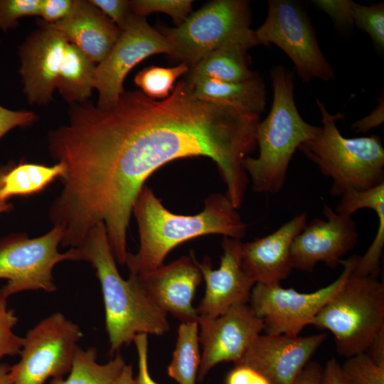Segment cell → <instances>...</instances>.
<instances>
[{"instance_id":"cell-1","label":"cell","mask_w":384,"mask_h":384,"mask_svg":"<svg viewBox=\"0 0 384 384\" xmlns=\"http://www.w3.org/2000/svg\"><path fill=\"white\" fill-rule=\"evenodd\" d=\"M259 122L257 114L196 98L183 80L162 100L124 90L107 109L71 105L52 140L54 159L65 167L63 193L86 224L103 223L110 241L122 244L149 176L173 160L206 156L239 208L249 183L243 162L257 147Z\"/></svg>"},{"instance_id":"cell-2","label":"cell","mask_w":384,"mask_h":384,"mask_svg":"<svg viewBox=\"0 0 384 384\" xmlns=\"http://www.w3.org/2000/svg\"><path fill=\"white\" fill-rule=\"evenodd\" d=\"M132 213L139 235L138 251L128 252L125 262L132 274L156 269L169 252L189 240L211 234L241 240L247 228L228 197L220 193L208 196L201 212L178 215L168 210L144 185L134 201Z\"/></svg>"},{"instance_id":"cell-3","label":"cell","mask_w":384,"mask_h":384,"mask_svg":"<svg viewBox=\"0 0 384 384\" xmlns=\"http://www.w3.org/2000/svg\"><path fill=\"white\" fill-rule=\"evenodd\" d=\"M75 248L80 260L95 270L101 286L110 356L138 334L161 336L170 330L167 314L149 299L134 277L129 274L124 279L120 275L103 223L91 228Z\"/></svg>"},{"instance_id":"cell-4","label":"cell","mask_w":384,"mask_h":384,"mask_svg":"<svg viewBox=\"0 0 384 384\" xmlns=\"http://www.w3.org/2000/svg\"><path fill=\"white\" fill-rule=\"evenodd\" d=\"M271 109L256 129L259 155L257 158L247 156L243 162L255 193L279 192L296 150L321 131V127L307 123L300 115L294 102L292 73L277 66L271 72Z\"/></svg>"},{"instance_id":"cell-5","label":"cell","mask_w":384,"mask_h":384,"mask_svg":"<svg viewBox=\"0 0 384 384\" xmlns=\"http://www.w3.org/2000/svg\"><path fill=\"white\" fill-rule=\"evenodd\" d=\"M316 102L322 116L321 131L298 149L333 180L331 196L338 197L348 190L364 191L384 183L380 137H344L336 124L343 114H331L319 100Z\"/></svg>"},{"instance_id":"cell-6","label":"cell","mask_w":384,"mask_h":384,"mask_svg":"<svg viewBox=\"0 0 384 384\" xmlns=\"http://www.w3.org/2000/svg\"><path fill=\"white\" fill-rule=\"evenodd\" d=\"M311 325L331 332L338 355L346 358L365 353L384 327V285L377 278L348 277Z\"/></svg>"},{"instance_id":"cell-7","label":"cell","mask_w":384,"mask_h":384,"mask_svg":"<svg viewBox=\"0 0 384 384\" xmlns=\"http://www.w3.org/2000/svg\"><path fill=\"white\" fill-rule=\"evenodd\" d=\"M250 24L247 1L215 0L189 15L176 28H163L161 33L170 44V55L193 68L206 55L225 44H260Z\"/></svg>"},{"instance_id":"cell-8","label":"cell","mask_w":384,"mask_h":384,"mask_svg":"<svg viewBox=\"0 0 384 384\" xmlns=\"http://www.w3.org/2000/svg\"><path fill=\"white\" fill-rule=\"evenodd\" d=\"M63 237V228L54 225L40 237L14 234L0 240V279L8 280L1 289L8 297L23 291H56L53 276L55 265L65 260L80 261L75 247L64 253L58 252Z\"/></svg>"},{"instance_id":"cell-9","label":"cell","mask_w":384,"mask_h":384,"mask_svg":"<svg viewBox=\"0 0 384 384\" xmlns=\"http://www.w3.org/2000/svg\"><path fill=\"white\" fill-rule=\"evenodd\" d=\"M82 337L79 326L60 312L40 321L23 337L21 358L10 368L13 384H44L69 373Z\"/></svg>"},{"instance_id":"cell-10","label":"cell","mask_w":384,"mask_h":384,"mask_svg":"<svg viewBox=\"0 0 384 384\" xmlns=\"http://www.w3.org/2000/svg\"><path fill=\"white\" fill-rule=\"evenodd\" d=\"M359 257L353 255L342 260L343 270L339 277L329 285L309 293L284 288L280 284L256 283L251 291L250 306L262 320L265 334L299 335L342 287Z\"/></svg>"},{"instance_id":"cell-11","label":"cell","mask_w":384,"mask_h":384,"mask_svg":"<svg viewBox=\"0 0 384 384\" xmlns=\"http://www.w3.org/2000/svg\"><path fill=\"white\" fill-rule=\"evenodd\" d=\"M255 33L260 44L273 43L287 55L303 82L334 79V70L320 49L314 27L298 4L268 1L267 16Z\"/></svg>"},{"instance_id":"cell-12","label":"cell","mask_w":384,"mask_h":384,"mask_svg":"<svg viewBox=\"0 0 384 384\" xmlns=\"http://www.w3.org/2000/svg\"><path fill=\"white\" fill-rule=\"evenodd\" d=\"M120 31L112 50L96 67L95 88L99 95L96 106L100 109L116 105L124 91L127 73L137 63L154 54L171 53L166 37L153 28L146 17L132 13Z\"/></svg>"},{"instance_id":"cell-13","label":"cell","mask_w":384,"mask_h":384,"mask_svg":"<svg viewBox=\"0 0 384 384\" xmlns=\"http://www.w3.org/2000/svg\"><path fill=\"white\" fill-rule=\"evenodd\" d=\"M197 323L202 346L197 378L200 382L220 363L237 364L264 329L262 320L244 303L233 304L215 318L198 316Z\"/></svg>"},{"instance_id":"cell-14","label":"cell","mask_w":384,"mask_h":384,"mask_svg":"<svg viewBox=\"0 0 384 384\" xmlns=\"http://www.w3.org/2000/svg\"><path fill=\"white\" fill-rule=\"evenodd\" d=\"M323 213L326 220H312L294 238L290 250L293 270L312 272L319 262L335 269L356 246L358 233L351 215L338 213L326 204Z\"/></svg>"},{"instance_id":"cell-15","label":"cell","mask_w":384,"mask_h":384,"mask_svg":"<svg viewBox=\"0 0 384 384\" xmlns=\"http://www.w3.org/2000/svg\"><path fill=\"white\" fill-rule=\"evenodd\" d=\"M326 339L324 332L306 336L260 334L235 366L250 367L270 384H294Z\"/></svg>"},{"instance_id":"cell-16","label":"cell","mask_w":384,"mask_h":384,"mask_svg":"<svg viewBox=\"0 0 384 384\" xmlns=\"http://www.w3.org/2000/svg\"><path fill=\"white\" fill-rule=\"evenodd\" d=\"M191 250L183 256L155 270L132 274L149 299L161 310L177 318L181 323L197 321L193 306L195 292L203 277Z\"/></svg>"},{"instance_id":"cell-17","label":"cell","mask_w":384,"mask_h":384,"mask_svg":"<svg viewBox=\"0 0 384 384\" xmlns=\"http://www.w3.org/2000/svg\"><path fill=\"white\" fill-rule=\"evenodd\" d=\"M242 243L241 240L223 237V254L218 269H213L210 257L196 261L206 283L204 297L196 308L198 316L215 318L233 304L249 302L255 283L242 269Z\"/></svg>"},{"instance_id":"cell-18","label":"cell","mask_w":384,"mask_h":384,"mask_svg":"<svg viewBox=\"0 0 384 384\" xmlns=\"http://www.w3.org/2000/svg\"><path fill=\"white\" fill-rule=\"evenodd\" d=\"M68 41L43 22L19 49L20 74L30 104L43 105L53 99L56 80Z\"/></svg>"},{"instance_id":"cell-19","label":"cell","mask_w":384,"mask_h":384,"mask_svg":"<svg viewBox=\"0 0 384 384\" xmlns=\"http://www.w3.org/2000/svg\"><path fill=\"white\" fill-rule=\"evenodd\" d=\"M306 223L307 214L302 213L271 234L242 242V267L246 274L255 284H276L287 279L293 270L292 242Z\"/></svg>"},{"instance_id":"cell-20","label":"cell","mask_w":384,"mask_h":384,"mask_svg":"<svg viewBox=\"0 0 384 384\" xmlns=\"http://www.w3.org/2000/svg\"><path fill=\"white\" fill-rule=\"evenodd\" d=\"M43 23L62 33L95 63L109 54L121 31L90 1L75 0L70 14L52 24Z\"/></svg>"},{"instance_id":"cell-21","label":"cell","mask_w":384,"mask_h":384,"mask_svg":"<svg viewBox=\"0 0 384 384\" xmlns=\"http://www.w3.org/2000/svg\"><path fill=\"white\" fill-rule=\"evenodd\" d=\"M189 85L193 95L201 100L233 106L259 115L265 111L266 92L259 76L242 82L203 79Z\"/></svg>"},{"instance_id":"cell-22","label":"cell","mask_w":384,"mask_h":384,"mask_svg":"<svg viewBox=\"0 0 384 384\" xmlns=\"http://www.w3.org/2000/svg\"><path fill=\"white\" fill-rule=\"evenodd\" d=\"M255 45L249 42H233L212 51L191 68L188 83L203 79L225 82H242L257 75L247 66L246 53Z\"/></svg>"},{"instance_id":"cell-23","label":"cell","mask_w":384,"mask_h":384,"mask_svg":"<svg viewBox=\"0 0 384 384\" xmlns=\"http://www.w3.org/2000/svg\"><path fill=\"white\" fill-rule=\"evenodd\" d=\"M95 63L68 43L58 71L56 88L70 105L87 101L95 88Z\"/></svg>"},{"instance_id":"cell-24","label":"cell","mask_w":384,"mask_h":384,"mask_svg":"<svg viewBox=\"0 0 384 384\" xmlns=\"http://www.w3.org/2000/svg\"><path fill=\"white\" fill-rule=\"evenodd\" d=\"M96 348H78L67 378L51 379L50 384H114L127 363L123 356L117 353L107 363L97 361Z\"/></svg>"},{"instance_id":"cell-25","label":"cell","mask_w":384,"mask_h":384,"mask_svg":"<svg viewBox=\"0 0 384 384\" xmlns=\"http://www.w3.org/2000/svg\"><path fill=\"white\" fill-rule=\"evenodd\" d=\"M65 173L62 163L45 166L33 163H20L12 166L5 175L0 189V201L14 196H28L43 190L58 177Z\"/></svg>"},{"instance_id":"cell-26","label":"cell","mask_w":384,"mask_h":384,"mask_svg":"<svg viewBox=\"0 0 384 384\" xmlns=\"http://www.w3.org/2000/svg\"><path fill=\"white\" fill-rule=\"evenodd\" d=\"M198 324L181 323L168 375L178 384H196L201 363Z\"/></svg>"},{"instance_id":"cell-27","label":"cell","mask_w":384,"mask_h":384,"mask_svg":"<svg viewBox=\"0 0 384 384\" xmlns=\"http://www.w3.org/2000/svg\"><path fill=\"white\" fill-rule=\"evenodd\" d=\"M188 70L189 66L183 62L172 68L150 66L136 75L134 82L146 96L153 99H164L174 89L176 80Z\"/></svg>"},{"instance_id":"cell-28","label":"cell","mask_w":384,"mask_h":384,"mask_svg":"<svg viewBox=\"0 0 384 384\" xmlns=\"http://www.w3.org/2000/svg\"><path fill=\"white\" fill-rule=\"evenodd\" d=\"M353 24L366 32L375 46L384 49V4L383 2L363 6L354 2Z\"/></svg>"},{"instance_id":"cell-29","label":"cell","mask_w":384,"mask_h":384,"mask_svg":"<svg viewBox=\"0 0 384 384\" xmlns=\"http://www.w3.org/2000/svg\"><path fill=\"white\" fill-rule=\"evenodd\" d=\"M341 368L351 384H384V367L365 353L347 358Z\"/></svg>"},{"instance_id":"cell-30","label":"cell","mask_w":384,"mask_h":384,"mask_svg":"<svg viewBox=\"0 0 384 384\" xmlns=\"http://www.w3.org/2000/svg\"><path fill=\"white\" fill-rule=\"evenodd\" d=\"M8 298L0 288V362L4 356L19 355L23 345V337L13 331L18 318L8 308Z\"/></svg>"},{"instance_id":"cell-31","label":"cell","mask_w":384,"mask_h":384,"mask_svg":"<svg viewBox=\"0 0 384 384\" xmlns=\"http://www.w3.org/2000/svg\"><path fill=\"white\" fill-rule=\"evenodd\" d=\"M131 11L146 17L153 12L167 14L177 26L182 23L191 11V0H134L129 1Z\"/></svg>"},{"instance_id":"cell-32","label":"cell","mask_w":384,"mask_h":384,"mask_svg":"<svg viewBox=\"0 0 384 384\" xmlns=\"http://www.w3.org/2000/svg\"><path fill=\"white\" fill-rule=\"evenodd\" d=\"M41 0H0V29L7 31L18 26V19L40 14Z\"/></svg>"},{"instance_id":"cell-33","label":"cell","mask_w":384,"mask_h":384,"mask_svg":"<svg viewBox=\"0 0 384 384\" xmlns=\"http://www.w3.org/2000/svg\"><path fill=\"white\" fill-rule=\"evenodd\" d=\"M312 4L324 11L340 28L353 25V6L350 0H314Z\"/></svg>"},{"instance_id":"cell-34","label":"cell","mask_w":384,"mask_h":384,"mask_svg":"<svg viewBox=\"0 0 384 384\" xmlns=\"http://www.w3.org/2000/svg\"><path fill=\"white\" fill-rule=\"evenodd\" d=\"M90 1L108 17L119 30L124 27L132 13L130 10L129 1L90 0Z\"/></svg>"},{"instance_id":"cell-35","label":"cell","mask_w":384,"mask_h":384,"mask_svg":"<svg viewBox=\"0 0 384 384\" xmlns=\"http://www.w3.org/2000/svg\"><path fill=\"white\" fill-rule=\"evenodd\" d=\"M75 0H41L39 16L48 24L57 23L72 11Z\"/></svg>"},{"instance_id":"cell-36","label":"cell","mask_w":384,"mask_h":384,"mask_svg":"<svg viewBox=\"0 0 384 384\" xmlns=\"http://www.w3.org/2000/svg\"><path fill=\"white\" fill-rule=\"evenodd\" d=\"M36 116L30 111H14L0 105V139L16 127L27 126L35 122Z\"/></svg>"},{"instance_id":"cell-37","label":"cell","mask_w":384,"mask_h":384,"mask_svg":"<svg viewBox=\"0 0 384 384\" xmlns=\"http://www.w3.org/2000/svg\"><path fill=\"white\" fill-rule=\"evenodd\" d=\"M133 341L138 355V374L132 384H158L151 377L149 371L147 334H138Z\"/></svg>"},{"instance_id":"cell-38","label":"cell","mask_w":384,"mask_h":384,"mask_svg":"<svg viewBox=\"0 0 384 384\" xmlns=\"http://www.w3.org/2000/svg\"><path fill=\"white\" fill-rule=\"evenodd\" d=\"M379 104L369 115L355 122L351 129L358 133H366L384 122V99H378Z\"/></svg>"},{"instance_id":"cell-39","label":"cell","mask_w":384,"mask_h":384,"mask_svg":"<svg viewBox=\"0 0 384 384\" xmlns=\"http://www.w3.org/2000/svg\"><path fill=\"white\" fill-rule=\"evenodd\" d=\"M321 384H351L343 372L341 365L332 358L323 368Z\"/></svg>"},{"instance_id":"cell-40","label":"cell","mask_w":384,"mask_h":384,"mask_svg":"<svg viewBox=\"0 0 384 384\" xmlns=\"http://www.w3.org/2000/svg\"><path fill=\"white\" fill-rule=\"evenodd\" d=\"M365 353L377 365L384 367V327L373 338Z\"/></svg>"},{"instance_id":"cell-41","label":"cell","mask_w":384,"mask_h":384,"mask_svg":"<svg viewBox=\"0 0 384 384\" xmlns=\"http://www.w3.org/2000/svg\"><path fill=\"white\" fill-rule=\"evenodd\" d=\"M323 367L316 361H310L294 384H321Z\"/></svg>"},{"instance_id":"cell-42","label":"cell","mask_w":384,"mask_h":384,"mask_svg":"<svg viewBox=\"0 0 384 384\" xmlns=\"http://www.w3.org/2000/svg\"><path fill=\"white\" fill-rule=\"evenodd\" d=\"M256 374L250 367L237 365L228 374L225 384H250Z\"/></svg>"},{"instance_id":"cell-43","label":"cell","mask_w":384,"mask_h":384,"mask_svg":"<svg viewBox=\"0 0 384 384\" xmlns=\"http://www.w3.org/2000/svg\"><path fill=\"white\" fill-rule=\"evenodd\" d=\"M11 366L8 363L0 364V384H13L10 375Z\"/></svg>"},{"instance_id":"cell-44","label":"cell","mask_w":384,"mask_h":384,"mask_svg":"<svg viewBox=\"0 0 384 384\" xmlns=\"http://www.w3.org/2000/svg\"><path fill=\"white\" fill-rule=\"evenodd\" d=\"M250 384H270L267 379L265 378L262 375L257 372L255 378H253Z\"/></svg>"},{"instance_id":"cell-45","label":"cell","mask_w":384,"mask_h":384,"mask_svg":"<svg viewBox=\"0 0 384 384\" xmlns=\"http://www.w3.org/2000/svg\"><path fill=\"white\" fill-rule=\"evenodd\" d=\"M13 206L7 201H0V215L12 210Z\"/></svg>"},{"instance_id":"cell-46","label":"cell","mask_w":384,"mask_h":384,"mask_svg":"<svg viewBox=\"0 0 384 384\" xmlns=\"http://www.w3.org/2000/svg\"><path fill=\"white\" fill-rule=\"evenodd\" d=\"M12 167L11 165H7L0 167V189L1 188L4 183V178L9 170Z\"/></svg>"}]
</instances>
